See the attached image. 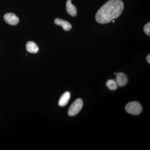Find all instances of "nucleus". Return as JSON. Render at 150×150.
Masks as SVG:
<instances>
[{"label":"nucleus","mask_w":150,"mask_h":150,"mask_svg":"<svg viewBox=\"0 0 150 150\" xmlns=\"http://www.w3.org/2000/svg\"><path fill=\"white\" fill-rule=\"evenodd\" d=\"M123 8L124 4L121 0H110L98 11L96 20L101 24L108 23L120 16Z\"/></svg>","instance_id":"1"},{"label":"nucleus","mask_w":150,"mask_h":150,"mask_svg":"<svg viewBox=\"0 0 150 150\" xmlns=\"http://www.w3.org/2000/svg\"><path fill=\"white\" fill-rule=\"evenodd\" d=\"M125 110L130 114L138 115L142 112V108L139 103L137 101H133L126 105Z\"/></svg>","instance_id":"2"},{"label":"nucleus","mask_w":150,"mask_h":150,"mask_svg":"<svg viewBox=\"0 0 150 150\" xmlns=\"http://www.w3.org/2000/svg\"><path fill=\"white\" fill-rule=\"evenodd\" d=\"M83 102L81 98H77L71 105L68 110V113L70 116H74L77 115L82 108Z\"/></svg>","instance_id":"3"},{"label":"nucleus","mask_w":150,"mask_h":150,"mask_svg":"<svg viewBox=\"0 0 150 150\" xmlns=\"http://www.w3.org/2000/svg\"><path fill=\"white\" fill-rule=\"evenodd\" d=\"M4 19L7 23L11 25H16L19 22L18 18L13 13H6L4 16Z\"/></svg>","instance_id":"4"},{"label":"nucleus","mask_w":150,"mask_h":150,"mask_svg":"<svg viewBox=\"0 0 150 150\" xmlns=\"http://www.w3.org/2000/svg\"><path fill=\"white\" fill-rule=\"evenodd\" d=\"M116 74V81L118 86L120 87L124 86L128 82V78L126 75L123 73L119 72Z\"/></svg>","instance_id":"5"},{"label":"nucleus","mask_w":150,"mask_h":150,"mask_svg":"<svg viewBox=\"0 0 150 150\" xmlns=\"http://www.w3.org/2000/svg\"><path fill=\"white\" fill-rule=\"evenodd\" d=\"M54 22L57 25H60L63 27V29L66 31H69L71 29L72 26L69 22L64 20L62 19L57 18L54 21Z\"/></svg>","instance_id":"6"},{"label":"nucleus","mask_w":150,"mask_h":150,"mask_svg":"<svg viewBox=\"0 0 150 150\" xmlns=\"http://www.w3.org/2000/svg\"><path fill=\"white\" fill-rule=\"evenodd\" d=\"M66 9L67 13L71 16L74 17L77 14V9L75 6L71 3V0H67L66 3Z\"/></svg>","instance_id":"7"},{"label":"nucleus","mask_w":150,"mask_h":150,"mask_svg":"<svg viewBox=\"0 0 150 150\" xmlns=\"http://www.w3.org/2000/svg\"><path fill=\"white\" fill-rule=\"evenodd\" d=\"M71 94L69 92H66L60 97L59 101V106L61 107H64L66 106L70 98Z\"/></svg>","instance_id":"8"},{"label":"nucleus","mask_w":150,"mask_h":150,"mask_svg":"<svg viewBox=\"0 0 150 150\" xmlns=\"http://www.w3.org/2000/svg\"><path fill=\"white\" fill-rule=\"evenodd\" d=\"M26 48L28 52L32 54L37 53L38 51V48L36 43L33 41L28 42L26 45Z\"/></svg>","instance_id":"9"},{"label":"nucleus","mask_w":150,"mask_h":150,"mask_svg":"<svg viewBox=\"0 0 150 150\" xmlns=\"http://www.w3.org/2000/svg\"><path fill=\"white\" fill-rule=\"evenodd\" d=\"M106 85L108 88L110 90H115L118 87V84L116 81L114 80L110 79L108 81Z\"/></svg>","instance_id":"10"},{"label":"nucleus","mask_w":150,"mask_h":150,"mask_svg":"<svg viewBox=\"0 0 150 150\" xmlns=\"http://www.w3.org/2000/svg\"><path fill=\"white\" fill-rule=\"evenodd\" d=\"M144 31L147 35H150V23H148L144 26Z\"/></svg>","instance_id":"11"},{"label":"nucleus","mask_w":150,"mask_h":150,"mask_svg":"<svg viewBox=\"0 0 150 150\" xmlns=\"http://www.w3.org/2000/svg\"><path fill=\"white\" fill-rule=\"evenodd\" d=\"M146 60L147 61L149 64H150V54H149V55H148V56H147L146 57Z\"/></svg>","instance_id":"12"},{"label":"nucleus","mask_w":150,"mask_h":150,"mask_svg":"<svg viewBox=\"0 0 150 150\" xmlns=\"http://www.w3.org/2000/svg\"><path fill=\"white\" fill-rule=\"evenodd\" d=\"M114 74H115H115H116V73H114Z\"/></svg>","instance_id":"13"}]
</instances>
